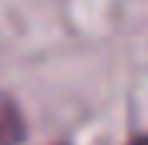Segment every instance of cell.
<instances>
[{"label":"cell","instance_id":"1","mask_svg":"<svg viewBox=\"0 0 148 145\" xmlns=\"http://www.w3.org/2000/svg\"><path fill=\"white\" fill-rule=\"evenodd\" d=\"M23 135H27V122L16 102L10 96H0V145H20Z\"/></svg>","mask_w":148,"mask_h":145},{"label":"cell","instance_id":"2","mask_svg":"<svg viewBox=\"0 0 148 145\" xmlns=\"http://www.w3.org/2000/svg\"><path fill=\"white\" fill-rule=\"evenodd\" d=\"M128 145H148V135H135V139L128 142Z\"/></svg>","mask_w":148,"mask_h":145}]
</instances>
